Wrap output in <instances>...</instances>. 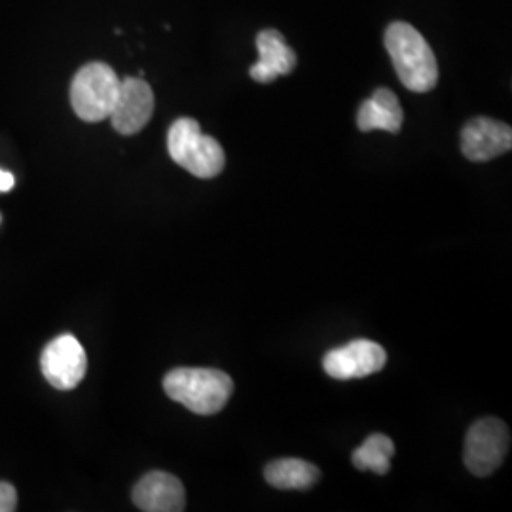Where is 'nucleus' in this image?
<instances>
[{"instance_id": "f257e3e1", "label": "nucleus", "mask_w": 512, "mask_h": 512, "mask_svg": "<svg viewBox=\"0 0 512 512\" xmlns=\"http://www.w3.org/2000/svg\"><path fill=\"white\" fill-rule=\"evenodd\" d=\"M385 48L399 80L410 92H431L439 82V65L429 42L418 29L395 21L385 31Z\"/></svg>"}, {"instance_id": "f03ea898", "label": "nucleus", "mask_w": 512, "mask_h": 512, "mask_svg": "<svg viewBox=\"0 0 512 512\" xmlns=\"http://www.w3.org/2000/svg\"><path fill=\"white\" fill-rule=\"evenodd\" d=\"M167 397L200 416L220 412L234 393V380L217 368H175L164 378Z\"/></svg>"}, {"instance_id": "7ed1b4c3", "label": "nucleus", "mask_w": 512, "mask_h": 512, "mask_svg": "<svg viewBox=\"0 0 512 512\" xmlns=\"http://www.w3.org/2000/svg\"><path fill=\"white\" fill-rule=\"evenodd\" d=\"M167 150L171 160L198 179L219 177L226 165L219 141L202 133L194 118H179L167 133Z\"/></svg>"}, {"instance_id": "20e7f679", "label": "nucleus", "mask_w": 512, "mask_h": 512, "mask_svg": "<svg viewBox=\"0 0 512 512\" xmlns=\"http://www.w3.org/2000/svg\"><path fill=\"white\" fill-rule=\"evenodd\" d=\"M120 78L105 63H88L82 67L71 84V105L76 116L84 122H103L114 109Z\"/></svg>"}, {"instance_id": "39448f33", "label": "nucleus", "mask_w": 512, "mask_h": 512, "mask_svg": "<svg viewBox=\"0 0 512 512\" xmlns=\"http://www.w3.org/2000/svg\"><path fill=\"white\" fill-rule=\"evenodd\" d=\"M511 446L509 427L497 418H482L473 423L465 439L463 459L475 476L494 475Z\"/></svg>"}, {"instance_id": "423d86ee", "label": "nucleus", "mask_w": 512, "mask_h": 512, "mask_svg": "<svg viewBox=\"0 0 512 512\" xmlns=\"http://www.w3.org/2000/svg\"><path fill=\"white\" fill-rule=\"evenodd\" d=\"M40 368L44 378L55 389L69 391L84 380L88 370V357L73 334H61L42 351Z\"/></svg>"}, {"instance_id": "0eeeda50", "label": "nucleus", "mask_w": 512, "mask_h": 512, "mask_svg": "<svg viewBox=\"0 0 512 512\" xmlns=\"http://www.w3.org/2000/svg\"><path fill=\"white\" fill-rule=\"evenodd\" d=\"M387 363L385 349L372 340H353L342 348L330 349L323 368L330 378L346 382L376 374Z\"/></svg>"}, {"instance_id": "6e6552de", "label": "nucleus", "mask_w": 512, "mask_h": 512, "mask_svg": "<svg viewBox=\"0 0 512 512\" xmlns=\"http://www.w3.org/2000/svg\"><path fill=\"white\" fill-rule=\"evenodd\" d=\"M154 114V92L143 78H126L120 82L110 122L122 135H135L147 126Z\"/></svg>"}, {"instance_id": "1a4fd4ad", "label": "nucleus", "mask_w": 512, "mask_h": 512, "mask_svg": "<svg viewBox=\"0 0 512 512\" xmlns=\"http://www.w3.org/2000/svg\"><path fill=\"white\" fill-rule=\"evenodd\" d=\"M511 148V126L492 118H473L461 131V152L471 162H490Z\"/></svg>"}, {"instance_id": "9d476101", "label": "nucleus", "mask_w": 512, "mask_h": 512, "mask_svg": "<svg viewBox=\"0 0 512 512\" xmlns=\"http://www.w3.org/2000/svg\"><path fill=\"white\" fill-rule=\"evenodd\" d=\"M133 503L145 512H181L186 507L183 482L164 471H152L133 488Z\"/></svg>"}, {"instance_id": "9b49d317", "label": "nucleus", "mask_w": 512, "mask_h": 512, "mask_svg": "<svg viewBox=\"0 0 512 512\" xmlns=\"http://www.w3.org/2000/svg\"><path fill=\"white\" fill-rule=\"evenodd\" d=\"M256 48L260 59L249 69L251 78L256 82L270 84L277 76L291 74L296 69V54L279 31H260L256 37Z\"/></svg>"}, {"instance_id": "f8f14e48", "label": "nucleus", "mask_w": 512, "mask_h": 512, "mask_svg": "<svg viewBox=\"0 0 512 512\" xmlns=\"http://www.w3.org/2000/svg\"><path fill=\"white\" fill-rule=\"evenodd\" d=\"M403 107L399 97L387 88H380L366 99L357 112V126L361 131L384 129L389 133H399L403 128Z\"/></svg>"}, {"instance_id": "ddd939ff", "label": "nucleus", "mask_w": 512, "mask_h": 512, "mask_svg": "<svg viewBox=\"0 0 512 512\" xmlns=\"http://www.w3.org/2000/svg\"><path fill=\"white\" fill-rule=\"evenodd\" d=\"M264 478L277 490H308L321 478V471L304 459H275L264 469Z\"/></svg>"}, {"instance_id": "4468645a", "label": "nucleus", "mask_w": 512, "mask_h": 512, "mask_svg": "<svg viewBox=\"0 0 512 512\" xmlns=\"http://www.w3.org/2000/svg\"><path fill=\"white\" fill-rule=\"evenodd\" d=\"M393 454H395L393 440L382 433H374L351 454V463L359 471L387 475L391 469Z\"/></svg>"}, {"instance_id": "2eb2a0df", "label": "nucleus", "mask_w": 512, "mask_h": 512, "mask_svg": "<svg viewBox=\"0 0 512 512\" xmlns=\"http://www.w3.org/2000/svg\"><path fill=\"white\" fill-rule=\"evenodd\" d=\"M18 509L16 488L8 482H0V512H14Z\"/></svg>"}, {"instance_id": "dca6fc26", "label": "nucleus", "mask_w": 512, "mask_h": 512, "mask_svg": "<svg viewBox=\"0 0 512 512\" xmlns=\"http://www.w3.org/2000/svg\"><path fill=\"white\" fill-rule=\"evenodd\" d=\"M14 184H16L14 175H12L10 171L0 169V192H8V190H12V188H14Z\"/></svg>"}]
</instances>
